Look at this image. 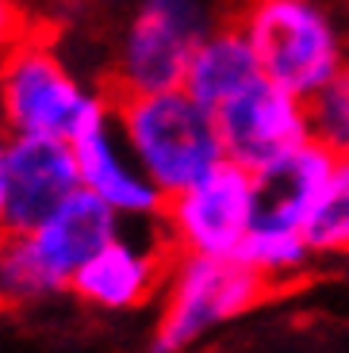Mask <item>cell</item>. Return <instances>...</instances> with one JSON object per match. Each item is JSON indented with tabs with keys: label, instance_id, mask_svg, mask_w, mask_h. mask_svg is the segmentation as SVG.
<instances>
[{
	"label": "cell",
	"instance_id": "cell-16",
	"mask_svg": "<svg viewBox=\"0 0 349 353\" xmlns=\"http://www.w3.org/2000/svg\"><path fill=\"white\" fill-rule=\"evenodd\" d=\"M311 254H349V161H338L330 173L319 212L303 230Z\"/></svg>",
	"mask_w": 349,
	"mask_h": 353
},
{
	"label": "cell",
	"instance_id": "cell-13",
	"mask_svg": "<svg viewBox=\"0 0 349 353\" xmlns=\"http://www.w3.org/2000/svg\"><path fill=\"white\" fill-rule=\"evenodd\" d=\"M261 77H265L261 62H257L246 31L238 23H223L196 50L192 65H188V77H184V92L215 115L227 100H235L238 92H246L253 81H261Z\"/></svg>",
	"mask_w": 349,
	"mask_h": 353
},
{
	"label": "cell",
	"instance_id": "cell-2",
	"mask_svg": "<svg viewBox=\"0 0 349 353\" xmlns=\"http://www.w3.org/2000/svg\"><path fill=\"white\" fill-rule=\"evenodd\" d=\"M123 230V219L97 196L77 192L31 234L0 242V296L12 303L43 300L70 288L108 242Z\"/></svg>",
	"mask_w": 349,
	"mask_h": 353
},
{
	"label": "cell",
	"instance_id": "cell-11",
	"mask_svg": "<svg viewBox=\"0 0 349 353\" xmlns=\"http://www.w3.org/2000/svg\"><path fill=\"white\" fill-rule=\"evenodd\" d=\"M338 165L334 154H326L319 142H303L284 158L269 161L253 173V196H257V223L253 227L272 230H299L303 234L311 215L319 212L330 173Z\"/></svg>",
	"mask_w": 349,
	"mask_h": 353
},
{
	"label": "cell",
	"instance_id": "cell-4",
	"mask_svg": "<svg viewBox=\"0 0 349 353\" xmlns=\"http://www.w3.org/2000/svg\"><path fill=\"white\" fill-rule=\"evenodd\" d=\"M235 23L265 77L299 100H311L346 65V39L323 0H246Z\"/></svg>",
	"mask_w": 349,
	"mask_h": 353
},
{
	"label": "cell",
	"instance_id": "cell-5",
	"mask_svg": "<svg viewBox=\"0 0 349 353\" xmlns=\"http://www.w3.org/2000/svg\"><path fill=\"white\" fill-rule=\"evenodd\" d=\"M269 284L246 269L238 257H177L166 273V300L157 315L154 350L181 353L203 334H211L223 323H235L238 315L261 303Z\"/></svg>",
	"mask_w": 349,
	"mask_h": 353
},
{
	"label": "cell",
	"instance_id": "cell-1",
	"mask_svg": "<svg viewBox=\"0 0 349 353\" xmlns=\"http://www.w3.org/2000/svg\"><path fill=\"white\" fill-rule=\"evenodd\" d=\"M112 115L131 158L166 200L192 188L227 161L215 115L196 104L184 88L115 97Z\"/></svg>",
	"mask_w": 349,
	"mask_h": 353
},
{
	"label": "cell",
	"instance_id": "cell-18",
	"mask_svg": "<svg viewBox=\"0 0 349 353\" xmlns=\"http://www.w3.org/2000/svg\"><path fill=\"white\" fill-rule=\"evenodd\" d=\"M4 150H8V134L0 131V181H4Z\"/></svg>",
	"mask_w": 349,
	"mask_h": 353
},
{
	"label": "cell",
	"instance_id": "cell-15",
	"mask_svg": "<svg viewBox=\"0 0 349 353\" xmlns=\"http://www.w3.org/2000/svg\"><path fill=\"white\" fill-rule=\"evenodd\" d=\"M311 142H319L338 161H349V62L307 100Z\"/></svg>",
	"mask_w": 349,
	"mask_h": 353
},
{
	"label": "cell",
	"instance_id": "cell-12",
	"mask_svg": "<svg viewBox=\"0 0 349 353\" xmlns=\"http://www.w3.org/2000/svg\"><path fill=\"white\" fill-rule=\"evenodd\" d=\"M166 250L161 242H146L134 234H115L92 261L73 276L70 288L85 303L100 311H131L142 307L166 281Z\"/></svg>",
	"mask_w": 349,
	"mask_h": 353
},
{
	"label": "cell",
	"instance_id": "cell-8",
	"mask_svg": "<svg viewBox=\"0 0 349 353\" xmlns=\"http://www.w3.org/2000/svg\"><path fill=\"white\" fill-rule=\"evenodd\" d=\"M77 192L81 173L70 142L8 139L4 181H0V234L4 239L31 234Z\"/></svg>",
	"mask_w": 349,
	"mask_h": 353
},
{
	"label": "cell",
	"instance_id": "cell-6",
	"mask_svg": "<svg viewBox=\"0 0 349 353\" xmlns=\"http://www.w3.org/2000/svg\"><path fill=\"white\" fill-rule=\"evenodd\" d=\"M211 31L203 0H139L119 43V97L184 88L188 65Z\"/></svg>",
	"mask_w": 349,
	"mask_h": 353
},
{
	"label": "cell",
	"instance_id": "cell-7",
	"mask_svg": "<svg viewBox=\"0 0 349 353\" xmlns=\"http://www.w3.org/2000/svg\"><path fill=\"white\" fill-rule=\"evenodd\" d=\"M257 223V196H253V173L235 161H223L215 173L196 181L192 188L169 196L161 208L169 246L181 257H230L242 254L246 239Z\"/></svg>",
	"mask_w": 349,
	"mask_h": 353
},
{
	"label": "cell",
	"instance_id": "cell-3",
	"mask_svg": "<svg viewBox=\"0 0 349 353\" xmlns=\"http://www.w3.org/2000/svg\"><path fill=\"white\" fill-rule=\"evenodd\" d=\"M112 112L43 39H23L0 62V131L8 139L73 142L88 123Z\"/></svg>",
	"mask_w": 349,
	"mask_h": 353
},
{
	"label": "cell",
	"instance_id": "cell-9",
	"mask_svg": "<svg viewBox=\"0 0 349 353\" xmlns=\"http://www.w3.org/2000/svg\"><path fill=\"white\" fill-rule=\"evenodd\" d=\"M215 127L223 139V150H227V161L250 169V173L311 142L307 100L292 97L288 88L272 85L269 77L253 81L246 92H238L235 100L219 108Z\"/></svg>",
	"mask_w": 349,
	"mask_h": 353
},
{
	"label": "cell",
	"instance_id": "cell-10",
	"mask_svg": "<svg viewBox=\"0 0 349 353\" xmlns=\"http://www.w3.org/2000/svg\"><path fill=\"white\" fill-rule=\"evenodd\" d=\"M70 146L73 158H77L81 192L97 196L104 208H112L119 219L131 223H150L154 215H161L166 196L157 192L154 181L131 158L112 112L100 115L97 123H88Z\"/></svg>",
	"mask_w": 349,
	"mask_h": 353
},
{
	"label": "cell",
	"instance_id": "cell-17",
	"mask_svg": "<svg viewBox=\"0 0 349 353\" xmlns=\"http://www.w3.org/2000/svg\"><path fill=\"white\" fill-rule=\"evenodd\" d=\"M23 31H19V12L12 0H0V62L8 58L12 50H16L19 43H23Z\"/></svg>",
	"mask_w": 349,
	"mask_h": 353
},
{
	"label": "cell",
	"instance_id": "cell-14",
	"mask_svg": "<svg viewBox=\"0 0 349 353\" xmlns=\"http://www.w3.org/2000/svg\"><path fill=\"white\" fill-rule=\"evenodd\" d=\"M311 257V246L299 230H272V227H253V234L246 239L238 261L246 269L261 276L265 284H280L292 273L303 269V261Z\"/></svg>",
	"mask_w": 349,
	"mask_h": 353
}]
</instances>
